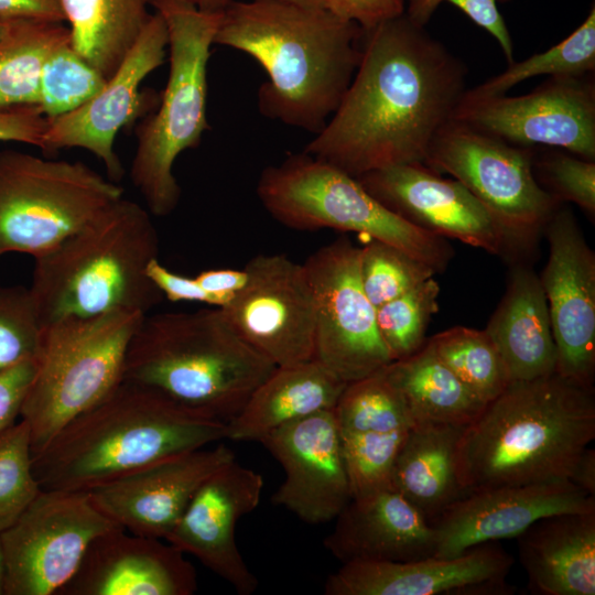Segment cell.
<instances>
[{
    "mask_svg": "<svg viewBox=\"0 0 595 595\" xmlns=\"http://www.w3.org/2000/svg\"><path fill=\"white\" fill-rule=\"evenodd\" d=\"M263 484L259 473L232 459L201 485L165 541L192 554L237 593H253L258 580L238 549L236 526L258 507Z\"/></svg>",
    "mask_w": 595,
    "mask_h": 595,
    "instance_id": "20",
    "label": "cell"
},
{
    "mask_svg": "<svg viewBox=\"0 0 595 595\" xmlns=\"http://www.w3.org/2000/svg\"><path fill=\"white\" fill-rule=\"evenodd\" d=\"M439 294L440 285L432 277L376 309L377 327L392 361L411 356L425 344Z\"/></svg>",
    "mask_w": 595,
    "mask_h": 595,
    "instance_id": "37",
    "label": "cell"
},
{
    "mask_svg": "<svg viewBox=\"0 0 595 595\" xmlns=\"http://www.w3.org/2000/svg\"><path fill=\"white\" fill-rule=\"evenodd\" d=\"M499 1H507V0H499Z\"/></svg>",
    "mask_w": 595,
    "mask_h": 595,
    "instance_id": "54",
    "label": "cell"
},
{
    "mask_svg": "<svg viewBox=\"0 0 595 595\" xmlns=\"http://www.w3.org/2000/svg\"><path fill=\"white\" fill-rule=\"evenodd\" d=\"M357 180L385 207L430 232L510 262L530 250L461 182L444 178L425 164L385 167Z\"/></svg>",
    "mask_w": 595,
    "mask_h": 595,
    "instance_id": "16",
    "label": "cell"
},
{
    "mask_svg": "<svg viewBox=\"0 0 595 595\" xmlns=\"http://www.w3.org/2000/svg\"><path fill=\"white\" fill-rule=\"evenodd\" d=\"M259 443L282 465L285 474L273 502L304 522H328L350 500V483L334 409L284 424Z\"/></svg>",
    "mask_w": 595,
    "mask_h": 595,
    "instance_id": "21",
    "label": "cell"
},
{
    "mask_svg": "<svg viewBox=\"0 0 595 595\" xmlns=\"http://www.w3.org/2000/svg\"><path fill=\"white\" fill-rule=\"evenodd\" d=\"M363 28L327 9L278 0L232 1L214 44L241 51L268 75L258 108L317 133L338 107L361 55Z\"/></svg>",
    "mask_w": 595,
    "mask_h": 595,
    "instance_id": "2",
    "label": "cell"
},
{
    "mask_svg": "<svg viewBox=\"0 0 595 595\" xmlns=\"http://www.w3.org/2000/svg\"><path fill=\"white\" fill-rule=\"evenodd\" d=\"M325 548L342 563L408 562L434 554L426 518L392 485L350 498Z\"/></svg>",
    "mask_w": 595,
    "mask_h": 595,
    "instance_id": "26",
    "label": "cell"
},
{
    "mask_svg": "<svg viewBox=\"0 0 595 595\" xmlns=\"http://www.w3.org/2000/svg\"><path fill=\"white\" fill-rule=\"evenodd\" d=\"M306 8L326 9L325 0H278Z\"/></svg>",
    "mask_w": 595,
    "mask_h": 595,
    "instance_id": "51",
    "label": "cell"
},
{
    "mask_svg": "<svg viewBox=\"0 0 595 595\" xmlns=\"http://www.w3.org/2000/svg\"><path fill=\"white\" fill-rule=\"evenodd\" d=\"M549 258L540 281L556 349V372L586 388L595 376V255L569 208L543 228Z\"/></svg>",
    "mask_w": 595,
    "mask_h": 595,
    "instance_id": "17",
    "label": "cell"
},
{
    "mask_svg": "<svg viewBox=\"0 0 595 595\" xmlns=\"http://www.w3.org/2000/svg\"><path fill=\"white\" fill-rule=\"evenodd\" d=\"M196 589V571L181 550L116 528L89 545L56 595H192Z\"/></svg>",
    "mask_w": 595,
    "mask_h": 595,
    "instance_id": "25",
    "label": "cell"
},
{
    "mask_svg": "<svg viewBox=\"0 0 595 595\" xmlns=\"http://www.w3.org/2000/svg\"><path fill=\"white\" fill-rule=\"evenodd\" d=\"M4 573H6L4 554H3V548H2V542L0 538V595H3Z\"/></svg>",
    "mask_w": 595,
    "mask_h": 595,
    "instance_id": "52",
    "label": "cell"
},
{
    "mask_svg": "<svg viewBox=\"0 0 595 595\" xmlns=\"http://www.w3.org/2000/svg\"><path fill=\"white\" fill-rule=\"evenodd\" d=\"M326 9L338 17L371 28L405 11L404 0H325Z\"/></svg>",
    "mask_w": 595,
    "mask_h": 595,
    "instance_id": "46",
    "label": "cell"
},
{
    "mask_svg": "<svg viewBox=\"0 0 595 595\" xmlns=\"http://www.w3.org/2000/svg\"><path fill=\"white\" fill-rule=\"evenodd\" d=\"M466 67L408 14L363 29L353 79L304 152L353 177L425 164L466 88Z\"/></svg>",
    "mask_w": 595,
    "mask_h": 595,
    "instance_id": "1",
    "label": "cell"
},
{
    "mask_svg": "<svg viewBox=\"0 0 595 595\" xmlns=\"http://www.w3.org/2000/svg\"><path fill=\"white\" fill-rule=\"evenodd\" d=\"M450 2L464 12L473 22L485 29L500 45L508 63L513 62L512 40L501 17L497 0H408V17L420 25H424L436 7Z\"/></svg>",
    "mask_w": 595,
    "mask_h": 595,
    "instance_id": "42",
    "label": "cell"
},
{
    "mask_svg": "<svg viewBox=\"0 0 595 595\" xmlns=\"http://www.w3.org/2000/svg\"><path fill=\"white\" fill-rule=\"evenodd\" d=\"M440 360L486 403L509 385L502 359L485 329L455 326L426 340Z\"/></svg>",
    "mask_w": 595,
    "mask_h": 595,
    "instance_id": "34",
    "label": "cell"
},
{
    "mask_svg": "<svg viewBox=\"0 0 595 595\" xmlns=\"http://www.w3.org/2000/svg\"><path fill=\"white\" fill-rule=\"evenodd\" d=\"M453 120L518 147L561 148L595 160V85L583 76L550 77L516 97L465 91Z\"/></svg>",
    "mask_w": 595,
    "mask_h": 595,
    "instance_id": "14",
    "label": "cell"
},
{
    "mask_svg": "<svg viewBox=\"0 0 595 595\" xmlns=\"http://www.w3.org/2000/svg\"><path fill=\"white\" fill-rule=\"evenodd\" d=\"M169 1L187 3L202 11L221 12L234 0H148V3L155 8L158 4Z\"/></svg>",
    "mask_w": 595,
    "mask_h": 595,
    "instance_id": "50",
    "label": "cell"
},
{
    "mask_svg": "<svg viewBox=\"0 0 595 595\" xmlns=\"http://www.w3.org/2000/svg\"><path fill=\"white\" fill-rule=\"evenodd\" d=\"M578 488L595 496V450L586 447L577 458L569 476Z\"/></svg>",
    "mask_w": 595,
    "mask_h": 595,
    "instance_id": "49",
    "label": "cell"
},
{
    "mask_svg": "<svg viewBox=\"0 0 595 595\" xmlns=\"http://www.w3.org/2000/svg\"><path fill=\"white\" fill-rule=\"evenodd\" d=\"M155 9L167 28L169 78L158 109L136 131L130 176L148 210L163 217L176 208L181 197L173 173L175 160L196 148L209 129L207 64L223 11H202L174 1Z\"/></svg>",
    "mask_w": 595,
    "mask_h": 595,
    "instance_id": "7",
    "label": "cell"
},
{
    "mask_svg": "<svg viewBox=\"0 0 595 595\" xmlns=\"http://www.w3.org/2000/svg\"><path fill=\"white\" fill-rule=\"evenodd\" d=\"M34 369V358H28L0 371V432L20 416Z\"/></svg>",
    "mask_w": 595,
    "mask_h": 595,
    "instance_id": "44",
    "label": "cell"
},
{
    "mask_svg": "<svg viewBox=\"0 0 595 595\" xmlns=\"http://www.w3.org/2000/svg\"><path fill=\"white\" fill-rule=\"evenodd\" d=\"M347 383L317 360L275 367L227 423V440L259 442L273 430L335 408Z\"/></svg>",
    "mask_w": 595,
    "mask_h": 595,
    "instance_id": "29",
    "label": "cell"
},
{
    "mask_svg": "<svg viewBox=\"0 0 595 595\" xmlns=\"http://www.w3.org/2000/svg\"><path fill=\"white\" fill-rule=\"evenodd\" d=\"M41 329L29 288L0 284V371L34 357Z\"/></svg>",
    "mask_w": 595,
    "mask_h": 595,
    "instance_id": "40",
    "label": "cell"
},
{
    "mask_svg": "<svg viewBox=\"0 0 595 595\" xmlns=\"http://www.w3.org/2000/svg\"><path fill=\"white\" fill-rule=\"evenodd\" d=\"M158 257L150 212L123 196L116 199L34 258L29 291L41 325L120 310L148 314L164 299L147 273Z\"/></svg>",
    "mask_w": 595,
    "mask_h": 595,
    "instance_id": "6",
    "label": "cell"
},
{
    "mask_svg": "<svg viewBox=\"0 0 595 595\" xmlns=\"http://www.w3.org/2000/svg\"><path fill=\"white\" fill-rule=\"evenodd\" d=\"M257 195L279 223L296 230L335 229L391 245L443 272L454 250L447 240L391 212L360 182L302 151L260 174Z\"/></svg>",
    "mask_w": 595,
    "mask_h": 595,
    "instance_id": "9",
    "label": "cell"
},
{
    "mask_svg": "<svg viewBox=\"0 0 595 595\" xmlns=\"http://www.w3.org/2000/svg\"><path fill=\"white\" fill-rule=\"evenodd\" d=\"M360 250L344 237L303 263L315 307L314 359L347 385L392 361L361 285Z\"/></svg>",
    "mask_w": 595,
    "mask_h": 595,
    "instance_id": "13",
    "label": "cell"
},
{
    "mask_svg": "<svg viewBox=\"0 0 595 595\" xmlns=\"http://www.w3.org/2000/svg\"><path fill=\"white\" fill-rule=\"evenodd\" d=\"M48 119L39 107L0 111V142H20L43 149Z\"/></svg>",
    "mask_w": 595,
    "mask_h": 595,
    "instance_id": "45",
    "label": "cell"
},
{
    "mask_svg": "<svg viewBox=\"0 0 595 595\" xmlns=\"http://www.w3.org/2000/svg\"><path fill=\"white\" fill-rule=\"evenodd\" d=\"M121 528L93 504L88 491L41 490L0 532L3 595H56L77 571L89 545Z\"/></svg>",
    "mask_w": 595,
    "mask_h": 595,
    "instance_id": "12",
    "label": "cell"
},
{
    "mask_svg": "<svg viewBox=\"0 0 595 595\" xmlns=\"http://www.w3.org/2000/svg\"><path fill=\"white\" fill-rule=\"evenodd\" d=\"M246 284L220 307L238 335L275 367L314 359L315 307L303 267L284 255H258Z\"/></svg>",
    "mask_w": 595,
    "mask_h": 595,
    "instance_id": "15",
    "label": "cell"
},
{
    "mask_svg": "<svg viewBox=\"0 0 595 595\" xmlns=\"http://www.w3.org/2000/svg\"><path fill=\"white\" fill-rule=\"evenodd\" d=\"M69 41L61 22L13 21L0 36V111L39 107V84L51 52Z\"/></svg>",
    "mask_w": 595,
    "mask_h": 595,
    "instance_id": "33",
    "label": "cell"
},
{
    "mask_svg": "<svg viewBox=\"0 0 595 595\" xmlns=\"http://www.w3.org/2000/svg\"><path fill=\"white\" fill-rule=\"evenodd\" d=\"M515 560L496 541L458 556L408 562H348L332 573L327 595H478L511 594L506 577Z\"/></svg>",
    "mask_w": 595,
    "mask_h": 595,
    "instance_id": "22",
    "label": "cell"
},
{
    "mask_svg": "<svg viewBox=\"0 0 595 595\" xmlns=\"http://www.w3.org/2000/svg\"><path fill=\"white\" fill-rule=\"evenodd\" d=\"M60 4L72 47L107 79L151 17L148 0H60Z\"/></svg>",
    "mask_w": 595,
    "mask_h": 595,
    "instance_id": "32",
    "label": "cell"
},
{
    "mask_svg": "<svg viewBox=\"0 0 595 595\" xmlns=\"http://www.w3.org/2000/svg\"><path fill=\"white\" fill-rule=\"evenodd\" d=\"M226 436V423L122 381L64 425L33 456V469L43 490L89 491Z\"/></svg>",
    "mask_w": 595,
    "mask_h": 595,
    "instance_id": "4",
    "label": "cell"
},
{
    "mask_svg": "<svg viewBox=\"0 0 595 595\" xmlns=\"http://www.w3.org/2000/svg\"><path fill=\"white\" fill-rule=\"evenodd\" d=\"M167 44L166 23L155 12L102 88L77 109L48 119L42 150L85 149L102 162L110 180L121 178L123 167L113 149L115 139L121 128L153 104V98L140 91V85L164 63Z\"/></svg>",
    "mask_w": 595,
    "mask_h": 595,
    "instance_id": "18",
    "label": "cell"
},
{
    "mask_svg": "<svg viewBox=\"0 0 595 595\" xmlns=\"http://www.w3.org/2000/svg\"><path fill=\"white\" fill-rule=\"evenodd\" d=\"M359 273L365 294L378 309L437 272L391 245L371 240L360 250Z\"/></svg>",
    "mask_w": 595,
    "mask_h": 595,
    "instance_id": "39",
    "label": "cell"
},
{
    "mask_svg": "<svg viewBox=\"0 0 595 595\" xmlns=\"http://www.w3.org/2000/svg\"><path fill=\"white\" fill-rule=\"evenodd\" d=\"M595 510V496L569 479L470 491L430 521L434 554L455 558L485 542L511 539L538 519Z\"/></svg>",
    "mask_w": 595,
    "mask_h": 595,
    "instance_id": "19",
    "label": "cell"
},
{
    "mask_svg": "<svg viewBox=\"0 0 595 595\" xmlns=\"http://www.w3.org/2000/svg\"><path fill=\"white\" fill-rule=\"evenodd\" d=\"M382 369L348 383L334 408L351 498L391 485L396 457L414 423Z\"/></svg>",
    "mask_w": 595,
    "mask_h": 595,
    "instance_id": "24",
    "label": "cell"
},
{
    "mask_svg": "<svg viewBox=\"0 0 595 595\" xmlns=\"http://www.w3.org/2000/svg\"><path fill=\"white\" fill-rule=\"evenodd\" d=\"M274 369L214 307L145 314L128 347L123 381L227 424Z\"/></svg>",
    "mask_w": 595,
    "mask_h": 595,
    "instance_id": "5",
    "label": "cell"
},
{
    "mask_svg": "<svg viewBox=\"0 0 595 595\" xmlns=\"http://www.w3.org/2000/svg\"><path fill=\"white\" fill-rule=\"evenodd\" d=\"M225 444L154 463L88 491L93 504L126 531L165 540L201 485L235 459Z\"/></svg>",
    "mask_w": 595,
    "mask_h": 595,
    "instance_id": "23",
    "label": "cell"
},
{
    "mask_svg": "<svg viewBox=\"0 0 595 595\" xmlns=\"http://www.w3.org/2000/svg\"><path fill=\"white\" fill-rule=\"evenodd\" d=\"M595 439V394L558 372L512 381L465 426L457 447L464 495L569 479Z\"/></svg>",
    "mask_w": 595,
    "mask_h": 595,
    "instance_id": "3",
    "label": "cell"
},
{
    "mask_svg": "<svg viewBox=\"0 0 595 595\" xmlns=\"http://www.w3.org/2000/svg\"><path fill=\"white\" fill-rule=\"evenodd\" d=\"M147 273L163 298L171 302H199L215 307L224 305L223 301L206 291L196 278L171 271L159 261V258L149 263Z\"/></svg>",
    "mask_w": 595,
    "mask_h": 595,
    "instance_id": "43",
    "label": "cell"
},
{
    "mask_svg": "<svg viewBox=\"0 0 595 595\" xmlns=\"http://www.w3.org/2000/svg\"><path fill=\"white\" fill-rule=\"evenodd\" d=\"M67 41L46 57L39 84V108L47 119L66 115L91 99L106 84Z\"/></svg>",
    "mask_w": 595,
    "mask_h": 595,
    "instance_id": "36",
    "label": "cell"
},
{
    "mask_svg": "<svg viewBox=\"0 0 595 595\" xmlns=\"http://www.w3.org/2000/svg\"><path fill=\"white\" fill-rule=\"evenodd\" d=\"M247 271L244 269H209L202 271L195 278L209 293L218 296L225 307L235 294L246 284Z\"/></svg>",
    "mask_w": 595,
    "mask_h": 595,
    "instance_id": "48",
    "label": "cell"
},
{
    "mask_svg": "<svg viewBox=\"0 0 595 595\" xmlns=\"http://www.w3.org/2000/svg\"><path fill=\"white\" fill-rule=\"evenodd\" d=\"M516 538L532 593L595 594V510L542 517Z\"/></svg>",
    "mask_w": 595,
    "mask_h": 595,
    "instance_id": "27",
    "label": "cell"
},
{
    "mask_svg": "<svg viewBox=\"0 0 595 595\" xmlns=\"http://www.w3.org/2000/svg\"><path fill=\"white\" fill-rule=\"evenodd\" d=\"M41 490L33 469L30 429L20 420L0 432V532L25 511Z\"/></svg>",
    "mask_w": 595,
    "mask_h": 595,
    "instance_id": "38",
    "label": "cell"
},
{
    "mask_svg": "<svg viewBox=\"0 0 595 595\" xmlns=\"http://www.w3.org/2000/svg\"><path fill=\"white\" fill-rule=\"evenodd\" d=\"M144 315L120 310L42 326L34 375L20 410L33 456L123 381L128 347Z\"/></svg>",
    "mask_w": 595,
    "mask_h": 595,
    "instance_id": "8",
    "label": "cell"
},
{
    "mask_svg": "<svg viewBox=\"0 0 595 595\" xmlns=\"http://www.w3.org/2000/svg\"><path fill=\"white\" fill-rule=\"evenodd\" d=\"M4 30H6V23L0 22V36L3 34Z\"/></svg>",
    "mask_w": 595,
    "mask_h": 595,
    "instance_id": "53",
    "label": "cell"
},
{
    "mask_svg": "<svg viewBox=\"0 0 595 595\" xmlns=\"http://www.w3.org/2000/svg\"><path fill=\"white\" fill-rule=\"evenodd\" d=\"M425 165L461 182L529 249L559 208L536 178L530 148L453 119L433 139Z\"/></svg>",
    "mask_w": 595,
    "mask_h": 595,
    "instance_id": "11",
    "label": "cell"
},
{
    "mask_svg": "<svg viewBox=\"0 0 595 595\" xmlns=\"http://www.w3.org/2000/svg\"><path fill=\"white\" fill-rule=\"evenodd\" d=\"M122 196L121 186L83 162L0 151V257L36 258Z\"/></svg>",
    "mask_w": 595,
    "mask_h": 595,
    "instance_id": "10",
    "label": "cell"
},
{
    "mask_svg": "<svg viewBox=\"0 0 595 595\" xmlns=\"http://www.w3.org/2000/svg\"><path fill=\"white\" fill-rule=\"evenodd\" d=\"M65 22L60 0H0V22Z\"/></svg>",
    "mask_w": 595,
    "mask_h": 595,
    "instance_id": "47",
    "label": "cell"
},
{
    "mask_svg": "<svg viewBox=\"0 0 595 595\" xmlns=\"http://www.w3.org/2000/svg\"><path fill=\"white\" fill-rule=\"evenodd\" d=\"M382 370L404 400L413 422L466 426L487 404L440 360L426 342L416 353L391 361Z\"/></svg>",
    "mask_w": 595,
    "mask_h": 595,
    "instance_id": "31",
    "label": "cell"
},
{
    "mask_svg": "<svg viewBox=\"0 0 595 595\" xmlns=\"http://www.w3.org/2000/svg\"><path fill=\"white\" fill-rule=\"evenodd\" d=\"M595 68V9L584 22L559 44L521 62L515 61L500 74L466 94L473 97L505 95L517 84L541 75L584 76Z\"/></svg>",
    "mask_w": 595,
    "mask_h": 595,
    "instance_id": "35",
    "label": "cell"
},
{
    "mask_svg": "<svg viewBox=\"0 0 595 595\" xmlns=\"http://www.w3.org/2000/svg\"><path fill=\"white\" fill-rule=\"evenodd\" d=\"M541 163L555 198L572 202L594 217L595 162L567 152L551 154Z\"/></svg>",
    "mask_w": 595,
    "mask_h": 595,
    "instance_id": "41",
    "label": "cell"
},
{
    "mask_svg": "<svg viewBox=\"0 0 595 595\" xmlns=\"http://www.w3.org/2000/svg\"><path fill=\"white\" fill-rule=\"evenodd\" d=\"M509 381L556 372V349L540 277L523 261L511 262L505 294L485 328Z\"/></svg>",
    "mask_w": 595,
    "mask_h": 595,
    "instance_id": "28",
    "label": "cell"
},
{
    "mask_svg": "<svg viewBox=\"0 0 595 595\" xmlns=\"http://www.w3.org/2000/svg\"><path fill=\"white\" fill-rule=\"evenodd\" d=\"M465 426L414 422L392 467L391 485L430 522L464 491L457 476V447Z\"/></svg>",
    "mask_w": 595,
    "mask_h": 595,
    "instance_id": "30",
    "label": "cell"
}]
</instances>
